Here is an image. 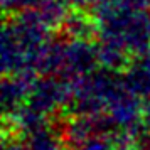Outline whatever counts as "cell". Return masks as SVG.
I'll list each match as a JSON object with an SVG mask.
<instances>
[{"mask_svg": "<svg viewBox=\"0 0 150 150\" xmlns=\"http://www.w3.org/2000/svg\"><path fill=\"white\" fill-rule=\"evenodd\" d=\"M51 29L29 8L8 17L2 29V71L15 74L39 73L46 51L51 46Z\"/></svg>", "mask_w": 150, "mask_h": 150, "instance_id": "obj_1", "label": "cell"}, {"mask_svg": "<svg viewBox=\"0 0 150 150\" xmlns=\"http://www.w3.org/2000/svg\"><path fill=\"white\" fill-rule=\"evenodd\" d=\"M98 42H108L122 47L130 56L149 52L150 12L125 0L113 7L93 12Z\"/></svg>", "mask_w": 150, "mask_h": 150, "instance_id": "obj_2", "label": "cell"}, {"mask_svg": "<svg viewBox=\"0 0 150 150\" xmlns=\"http://www.w3.org/2000/svg\"><path fill=\"white\" fill-rule=\"evenodd\" d=\"M98 64V46L91 44L86 37H68L52 41L44 54L39 73L62 76L76 81L91 73Z\"/></svg>", "mask_w": 150, "mask_h": 150, "instance_id": "obj_3", "label": "cell"}, {"mask_svg": "<svg viewBox=\"0 0 150 150\" xmlns=\"http://www.w3.org/2000/svg\"><path fill=\"white\" fill-rule=\"evenodd\" d=\"M125 84L118 71L103 68L91 71L74 81L71 106L76 115H105L110 101Z\"/></svg>", "mask_w": 150, "mask_h": 150, "instance_id": "obj_4", "label": "cell"}, {"mask_svg": "<svg viewBox=\"0 0 150 150\" xmlns=\"http://www.w3.org/2000/svg\"><path fill=\"white\" fill-rule=\"evenodd\" d=\"M34 83H35L34 71L5 74V79L2 83V106H4V115L10 116L27 101Z\"/></svg>", "mask_w": 150, "mask_h": 150, "instance_id": "obj_5", "label": "cell"}, {"mask_svg": "<svg viewBox=\"0 0 150 150\" xmlns=\"http://www.w3.org/2000/svg\"><path fill=\"white\" fill-rule=\"evenodd\" d=\"M12 133H15L21 143V150H62L66 142L62 135V128L52 127L49 125V122L24 132H12Z\"/></svg>", "mask_w": 150, "mask_h": 150, "instance_id": "obj_6", "label": "cell"}, {"mask_svg": "<svg viewBox=\"0 0 150 150\" xmlns=\"http://www.w3.org/2000/svg\"><path fill=\"white\" fill-rule=\"evenodd\" d=\"M125 83L142 100H150V54L135 56L125 68Z\"/></svg>", "mask_w": 150, "mask_h": 150, "instance_id": "obj_7", "label": "cell"}, {"mask_svg": "<svg viewBox=\"0 0 150 150\" xmlns=\"http://www.w3.org/2000/svg\"><path fill=\"white\" fill-rule=\"evenodd\" d=\"M69 4L66 0H39L37 5L30 10L41 19L51 30H56L64 25L69 15Z\"/></svg>", "mask_w": 150, "mask_h": 150, "instance_id": "obj_8", "label": "cell"}, {"mask_svg": "<svg viewBox=\"0 0 150 150\" xmlns=\"http://www.w3.org/2000/svg\"><path fill=\"white\" fill-rule=\"evenodd\" d=\"M62 29L66 30L68 37H86V39H89L96 32V22L93 17L74 12V14L68 15Z\"/></svg>", "mask_w": 150, "mask_h": 150, "instance_id": "obj_9", "label": "cell"}, {"mask_svg": "<svg viewBox=\"0 0 150 150\" xmlns=\"http://www.w3.org/2000/svg\"><path fill=\"white\" fill-rule=\"evenodd\" d=\"M37 2L39 0H2V7L5 12L17 14V12H24V10L35 7Z\"/></svg>", "mask_w": 150, "mask_h": 150, "instance_id": "obj_10", "label": "cell"}, {"mask_svg": "<svg viewBox=\"0 0 150 150\" xmlns=\"http://www.w3.org/2000/svg\"><path fill=\"white\" fill-rule=\"evenodd\" d=\"M140 125H142L143 135H150V100L143 103L142 116H140Z\"/></svg>", "mask_w": 150, "mask_h": 150, "instance_id": "obj_11", "label": "cell"}, {"mask_svg": "<svg viewBox=\"0 0 150 150\" xmlns=\"http://www.w3.org/2000/svg\"><path fill=\"white\" fill-rule=\"evenodd\" d=\"M115 150H138V147L135 145V140H133V138H127V140L120 143Z\"/></svg>", "mask_w": 150, "mask_h": 150, "instance_id": "obj_12", "label": "cell"}, {"mask_svg": "<svg viewBox=\"0 0 150 150\" xmlns=\"http://www.w3.org/2000/svg\"><path fill=\"white\" fill-rule=\"evenodd\" d=\"M69 4V7H76V8H81V7H86L89 5L93 0H66Z\"/></svg>", "mask_w": 150, "mask_h": 150, "instance_id": "obj_13", "label": "cell"}, {"mask_svg": "<svg viewBox=\"0 0 150 150\" xmlns=\"http://www.w3.org/2000/svg\"><path fill=\"white\" fill-rule=\"evenodd\" d=\"M132 4H135L137 7H142V8L150 7V0H132Z\"/></svg>", "mask_w": 150, "mask_h": 150, "instance_id": "obj_14", "label": "cell"}, {"mask_svg": "<svg viewBox=\"0 0 150 150\" xmlns=\"http://www.w3.org/2000/svg\"><path fill=\"white\" fill-rule=\"evenodd\" d=\"M138 150H150V138H149V140H143V142L140 143Z\"/></svg>", "mask_w": 150, "mask_h": 150, "instance_id": "obj_15", "label": "cell"}]
</instances>
